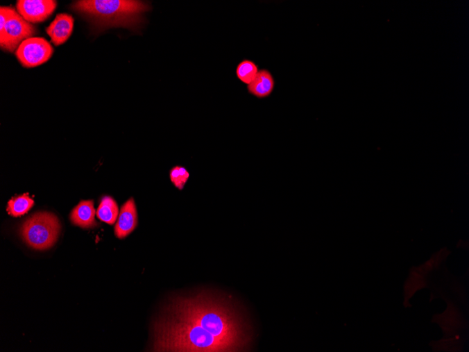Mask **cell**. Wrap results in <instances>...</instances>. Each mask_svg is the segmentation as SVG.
I'll return each instance as SVG.
<instances>
[{
  "mask_svg": "<svg viewBox=\"0 0 469 352\" xmlns=\"http://www.w3.org/2000/svg\"><path fill=\"white\" fill-rule=\"evenodd\" d=\"M274 80L271 73L266 70L258 72L255 80L248 85V91L253 96L263 99L268 97L274 89Z\"/></svg>",
  "mask_w": 469,
  "mask_h": 352,
  "instance_id": "obj_10",
  "label": "cell"
},
{
  "mask_svg": "<svg viewBox=\"0 0 469 352\" xmlns=\"http://www.w3.org/2000/svg\"><path fill=\"white\" fill-rule=\"evenodd\" d=\"M138 224V215L134 199H130L121 208L117 219L114 233L116 237L123 240L133 233Z\"/></svg>",
  "mask_w": 469,
  "mask_h": 352,
  "instance_id": "obj_7",
  "label": "cell"
},
{
  "mask_svg": "<svg viewBox=\"0 0 469 352\" xmlns=\"http://www.w3.org/2000/svg\"><path fill=\"white\" fill-rule=\"evenodd\" d=\"M36 33L35 27L11 7L6 26L0 31V47L6 51L16 52L24 40L33 37Z\"/></svg>",
  "mask_w": 469,
  "mask_h": 352,
  "instance_id": "obj_4",
  "label": "cell"
},
{
  "mask_svg": "<svg viewBox=\"0 0 469 352\" xmlns=\"http://www.w3.org/2000/svg\"><path fill=\"white\" fill-rule=\"evenodd\" d=\"M438 322L447 337L454 334L463 324L459 312L452 305H450L446 312L438 317Z\"/></svg>",
  "mask_w": 469,
  "mask_h": 352,
  "instance_id": "obj_12",
  "label": "cell"
},
{
  "mask_svg": "<svg viewBox=\"0 0 469 352\" xmlns=\"http://www.w3.org/2000/svg\"><path fill=\"white\" fill-rule=\"evenodd\" d=\"M98 218L110 225H112L119 216V208L116 201L110 196L103 198L96 211Z\"/></svg>",
  "mask_w": 469,
  "mask_h": 352,
  "instance_id": "obj_11",
  "label": "cell"
},
{
  "mask_svg": "<svg viewBox=\"0 0 469 352\" xmlns=\"http://www.w3.org/2000/svg\"><path fill=\"white\" fill-rule=\"evenodd\" d=\"M426 286L425 276L419 274L415 269L410 273V276L404 285L405 297L409 299L415 293Z\"/></svg>",
  "mask_w": 469,
  "mask_h": 352,
  "instance_id": "obj_15",
  "label": "cell"
},
{
  "mask_svg": "<svg viewBox=\"0 0 469 352\" xmlns=\"http://www.w3.org/2000/svg\"><path fill=\"white\" fill-rule=\"evenodd\" d=\"M95 214L93 201H83L72 210L71 220L81 228H94L97 226Z\"/></svg>",
  "mask_w": 469,
  "mask_h": 352,
  "instance_id": "obj_9",
  "label": "cell"
},
{
  "mask_svg": "<svg viewBox=\"0 0 469 352\" xmlns=\"http://www.w3.org/2000/svg\"><path fill=\"white\" fill-rule=\"evenodd\" d=\"M170 180L176 188L182 190L188 182L190 174L187 169L181 166H175L169 173Z\"/></svg>",
  "mask_w": 469,
  "mask_h": 352,
  "instance_id": "obj_16",
  "label": "cell"
},
{
  "mask_svg": "<svg viewBox=\"0 0 469 352\" xmlns=\"http://www.w3.org/2000/svg\"><path fill=\"white\" fill-rule=\"evenodd\" d=\"M74 27V17L66 13L58 14L53 22L46 29L55 46H60L68 41Z\"/></svg>",
  "mask_w": 469,
  "mask_h": 352,
  "instance_id": "obj_8",
  "label": "cell"
},
{
  "mask_svg": "<svg viewBox=\"0 0 469 352\" xmlns=\"http://www.w3.org/2000/svg\"><path fill=\"white\" fill-rule=\"evenodd\" d=\"M258 72L257 66L250 60L241 62L237 69L238 78L247 85H250L255 80Z\"/></svg>",
  "mask_w": 469,
  "mask_h": 352,
  "instance_id": "obj_14",
  "label": "cell"
},
{
  "mask_svg": "<svg viewBox=\"0 0 469 352\" xmlns=\"http://www.w3.org/2000/svg\"><path fill=\"white\" fill-rule=\"evenodd\" d=\"M153 330L154 351H248L253 341L240 308L230 298L207 290L172 298Z\"/></svg>",
  "mask_w": 469,
  "mask_h": 352,
  "instance_id": "obj_1",
  "label": "cell"
},
{
  "mask_svg": "<svg viewBox=\"0 0 469 352\" xmlns=\"http://www.w3.org/2000/svg\"><path fill=\"white\" fill-rule=\"evenodd\" d=\"M60 230V221L55 215L40 212L26 220L22 226L21 234L30 247L45 251L56 244Z\"/></svg>",
  "mask_w": 469,
  "mask_h": 352,
  "instance_id": "obj_3",
  "label": "cell"
},
{
  "mask_svg": "<svg viewBox=\"0 0 469 352\" xmlns=\"http://www.w3.org/2000/svg\"><path fill=\"white\" fill-rule=\"evenodd\" d=\"M56 7L57 2L53 0H19L17 3L19 14L31 24L46 21Z\"/></svg>",
  "mask_w": 469,
  "mask_h": 352,
  "instance_id": "obj_6",
  "label": "cell"
},
{
  "mask_svg": "<svg viewBox=\"0 0 469 352\" xmlns=\"http://www.w3.org/2000/svg\"><path fill=\"white\" fill-rule=\"evenodd\" d=\"M73 9L103 29L109 28H138L143 15L150 10L148 3L138 0H82Z\"/></svg>",
  "mask_w": 469,
  "mask_h": 352,
  "instance_id": "obj_2",
  "label": "cell"
},
{
  "mask_svg": "<svg viewBox=\"0 0 469 352\" xmlns=\"http://www.w3.org/2000/svg\"><path fill=\"white\" fill-rule=\"evenodd\" d=\"M33 206L34 201L28 194H24L9 201L8 212L11 216L18 217L26 214Z\"/></svg>",
  "mask_w": 469,
  "mask_h": 352,
  "instance_id": "obj_13",
  "label": "cell"
},
{
  "mask_svg": "<svg viewBox=\"0 0 469 352\" xmlns=\"http://www.w3.org/2000/svg\"><path fill=\"white\" fill-rule=\"evenodd\" d=\"M54 49L44 37H33L24 40L15 52L21 65L25 68H35L47 62Z\"/></svg>",
  "mask_w": 469,
  "mask_h": 352,
  "instance_id": "obj_5",
  "label": "cell"
}]
</instances>
